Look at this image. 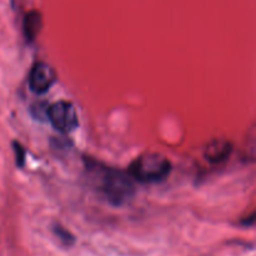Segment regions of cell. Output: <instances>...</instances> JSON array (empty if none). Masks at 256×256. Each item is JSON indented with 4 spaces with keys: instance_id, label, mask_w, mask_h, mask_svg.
I'll return each instance as SVG.
<instances>
[{
    "instance_id": "obj_1",
    "label": "cell",
    "mask_w": 256,
    "mask_h": 256,
    "mask_svg": "<svg viewBox=\"0 0 256 256\" xmlns=\"http://www.w3.org/2000/svg\"><path fill=\"white\" fill-rule=\"evenodd\" d=\"M89 168L94 176V185L109 204L122 206L134 198L135 186L130 175L98 164Z\"/></svg>"
},
{
    "instance_id": "obj_2",
    "label": "cell",
    "mask_w": 256,
    "mask_h": 256,
    "mask_svg": "<svg viewBox=\"0 0 256 256\" xmlns=\"http://www.w3.org/2000/svg\"><path fill=\"white\" fill-rule=\"evenodd\" d=\"M172 172V162L166 156L158 152H146L132 162L129 174L142 184L160 182Z\"/></svg>"
},
{
    "instance_id": "obj_3",
    "label": "cell",
    "mask_w": 256,
    "mask_h": 256,
    "mask_svg": "<svg viewBox=\"0 0 256 256\" xmlns=\"http://www.w3.org/2000/svg\"><path fill=\"white\" fill-rule=\"evenodd\" d=\"M46 119L62 134L74 132L79 125L76 109L72 102L65 100H59L46 108Z\"/></svg>"
},
{
    "instance_id": "obj_4",
    "label": "cell",
    "mask_w": 256,
    "mask_h": 256,
    "mask_svg": "<svg viewBox=\"0 0 256 256\" xmlns=\"http://www.w3.org/2000/svg\"><path fill=\"white\" fill-rule=\"evenodd\" d=\"M55 82H56V74L46 62H36L30 70L29 88L34 94H45L46 92H49Z\"/></svg>"
},
{
    "instance_id": "obj_5",
    "label": "cell",
    "mask_w": 256,
    "mask_h": 256,
    "mask_svg": "<svg viewBox=\"0 0 256 256\" xmlns=\"http://www.w3.org/2000/svg\"><path fill=\"white\" fill-rule=\"evenodd\" d=\"M232 145L229 140L214 139L205 146L204 156L212 164H220L230 156Z\"/></svg>"
},
{
    "instance_id": "obj_6",
    "label": "cell",
    "mask_w": 256,
    "mask_h": 256,
    "mask_svg": "<svg viewBox=\"0 0 256 256\" xmlns=\"http://www.w3.org/2000/svg\"><path fill=\"white\" fill-rule=\"evenodd\" d=\"M42 26V16L36 10H32L28 12L22 22V32H24L25 40L28 42H32L36 39L40 30Z\"/></svg>"
},
{
    "instance_id": "obj_7",
    "label": "cell",
    "mask_w": 256,
    "mask_h": 256,
    "mask_svg": "<svg viewBox=\"0 0 256 256\" xmlns=\"http://www.w3.org/2000/svg\"><path fill=\"white\" fill-rule=\"evenodd\" d=\"M52 230H54V234L56 235L60 240H62V244H65V245L74 244V242H75L74 235H72L70 232H68L66 229H64V228L60 226V225H55L54 229Z\"/></svg>"
},
{
    "instance_id": "obj_8",
    "label": "cell",
    "mask_w": 256,
    "mask_h": 256,
    "mask_svg": "<svg viewBox=\"0 0 256 256\" xmlns=\"http://www.w3.org/2000/svg\"><path fill=\"white\" fill-rule=\"evenodd\" d=\"M14 152H15V158H16V164L19 166L24 165L25 160V150L19 142H14Z\"/></svg>"
}]
</instances>
